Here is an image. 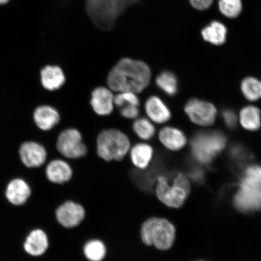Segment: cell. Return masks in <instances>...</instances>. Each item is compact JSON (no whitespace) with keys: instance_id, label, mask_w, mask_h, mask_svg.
<instances>
[{"instance_id":"6da1fadb","label":"cell","mask_w":261,"mask_h":261,"mask_svg":"<svg viewBox=\"0 0 261 261\" xmlns=\"http://www.w3.org/2000/svg\"><path fill=\"white\" fill-rule=\"evenodd\" d=\"M151 78V68L144 61L123 58L111 68L107 84L114 93L132 91L139 94L148 87Z\"/></svg>"},{"instance_id":"7a4b0ae2","label":"cell","mask_w":261,"mask_h":261,"mask_svg":"<svg viewBox=\"0 0 261 261\" xmlns=\"http://www.w3.org/2000/svg\"><path fill=\"white\" fill-rule=\"evenodd\" d=\"M139 3L140 0H86V9L97 28L109 31L127 9Z\"/></svg>"},{"instance_id":"3957f363","label":"cell","mask_w":261,"mask_h":261,"mask_svg":"<svg viewBox=\"0 0 261 261\" xmlns=\"http://www.w3.org/2000/svg\"><path fill=\"white\" fill-rule=\"evenodd\" d=\"M132 145L128 136L122 130L108 128L97 135L95 152L103 161L119 162L128 156Z\"/></svg>"},{"instance_id":"277c9868","label":"cell","mask_w":261,"mask_h":261,"mask_svg":"<svg viewBox=\"0 0 261 261\" xmlns=\"http://www.w3.org/2000/svg\"><path fill=\"white\" fill-rule=\"evenodd\" d=\"M175 228L167 218L152 217L146 219L140 227V238L147 246L161 251L171 249L175 239Z\"/></svg>"},{"instance_id":"5b68a950","label":"cell","mask_w":261,"mask_h":261,"mask_svg":"<svg viewBox=\"0 0 261 261\" xmlns=\"http://www.w3.org/2000/svg\"><path fill=\"white\" fill-rule=\"evenodd\" d=\"M234 203L243 212L260 210L261 166L254 165L247 168L234 197Z\"/></svg>"},{"instance_id":"8992f818","label":"cell","mask_w":261,"mask_h":261,"mask_svg":"<svg viewBox=\"0 0 261 261\" xmlns=\"http://www.w3.org/2000/svg\"><path fill=\"white\" fill-rule=\"evenodd\" d=\"M191 184L184 174H178L171 185L164 175L156 178L154 194L158 200L169 208L182 206L191 192Z\"/></svg>"},{"instance_id":"52a82bcc","label":"cell","mask_w":261,"mask_h":261,"mask_svg":"<svg viewBox=\"0 0 261 261\" xmlns=\"http://www.w3.org/2000/svg\"><path fill=\"white\" fill-rule=\"evenodd\" d=\"M226 141V136L217 130L199 132L191 139L192 155L198 162L210 163L223 151Z\"/></svg>"},{"instance_id":"ba28073f","label":"cell","mask_w":261,"mask_h":261,"mask_svg":"<svg viewBox=\"0 0 261 261\" xmlns=\"http://www.w3.org/2000/svg\"><path fill=\"white\" fill-rule=\"evenodd\" d=\"M56 148L59 155L67 161H77L89 154V149L84 142L80 130L68 128L61 132L58 137Z\"/></svg>"},{"instance_id":"9c48e42d","label":"cell","mask_w":261,"mask_h":261,"mask_svg":"<svg viewBox=\"0 0 261 261\" xmlns=\"http://www.w3.org/2000/svg\"><path fill=\"white\" fill-rule=\"evenodd\" d=\"M185 111L192 122L201 126L213 125L217 114L214 104L197 99L189 100Z\"/></svg>"},{"instance_id":"30bf717a","label":"cell","mask_w":261,"mask_h":261,"mask_svg":"<svg viewBox=\"0 0 261 261\" xmlns=\"http://www.w3.org/2000/svg\"><path fill=\"white\" fill-rule=\"evenodd\" d=\"M86 215L83 205L72 200L64 201L55 211V217L58 223L68 229L80 226L86 218Z\"/></svg>"},{"instance_id":"8fae6325","label":"cell","mask_w":261,"mask_h":261,"mask_svg":"<svg viewBox=\"0 0 261 261\" xmlns=\"http://www.w3.org/2000/svg\"><path fill=\"white\" fill-rule=\"evenodd\" d=\"M115 93L108 86H98L91 93L90 104L93 112L99 116H109L115 108Z\"/></svg>"},{"instance_id":"7c38bea8","label":"cell","mask_w":261,"mask_h":261,"mask_svg":"<svg viewBox=\"0 0 261 261\" xmlns=\"http://www.w3.org/2000/svg\"><path fill=\"white\" fill-rule=\"evenodd\" d=\"M19 155L23 164L29 168L42 167L47 161L46 148L40 143L29 141L22 143Z\"/></svg>"},{"instance_id":"4fadbf2b","label":"cell","mask_w":261,"mask_h":261,"mask_svg":"<svg viewBox=\"0 0 261 261\" xmlns=\"http://www.w3.org/2000/svg\"><path fill=\"white\" fill-rule=\"evenodd\" d=\"M45 177L51 184L63 185L73 177V171L69 162L62 158L49 161L44 169Z\"/></svg>"},{"instance_id":"5bb4252c","label":"cell","mask_w":261,"mask_h":261,"mask_svg":"<svg viewBox=\"0 0 261 261\" xmlns=\"http://www.w3.org/2000/svg\"><path fill=\"white\" fill-rule=\"evenodd\" d=\"M128 156L134 167L144 170L154 160V149L147 142H140L130 146Z\"/></svg>"},{"instance_id":"9a60e30c","label":"cell","mask_w":261,"mask_h":261,"mask_svg":"<svg viewBox=\"0 0 261 261\" xmlns=\"http://www.w3.org/2000/svg\"><path fill=\"white\" fill-rule=\"evenodd\" d=\"M144 109L147 117L154 123H165L171 119L170 110L158 96H149L146 100Z\"/></svg>"},{"instance_id":"2e32d148","label":"cell","mask_w":261,"mask_h":261,"mask_svg":"<svg viewBox=\"0 0 261 261\" xmlns=\"http://www.w3.org/2000/svg\"><path fill=\"white\" fill-rule=\"evenodd\" d=\"M41 83L49 91L61 89L66 83V76L63 68L57 65H47L40 71Z\"/></svg>"},{"instance_id":"e0dca14e","label":"cell","mask_w":261,"mask_h":261,"mask_svg":"<svg viewBox=\"0 0 261 261\" xmlns=\"http://www.w3.org/2000/svg\"><path fill=\"white\" fill-rule=\"evenodd\" d=\"M24 247L26 253L29 255L34 257L43 255L49 247L47 233L41 228H35L26 238Z\"/></svg>"},{"instance_id":"ac0fdd59","label":"cell","mask_w":261,"mask_h":261,"mask_svg":"<svg viewBox=\"0 0 261 261\" xmlns=\"http://www.w3.org/2000/svg\"><path fill=\"white\" fill-rule=\"evenodd\" d=\"M34 119L39 129L44 132H48L60 123L61 115L60 112L54 107L43 105L35 109Z\"/></svg>"},{"instance_id":"d6986e66","label":"cell","mask_w":261,"mask_h":261,"mask_svg":"<svg viewBox=\"0 0 261 261\" xmlns=\"http://www.w3.org/2000/svg\"><path fill=\"white\" fill-rule=\"evenodd\" d=\"M159 142L165 148L172 151H177L184 148L187 139L181 130L175 127H163L159 133Z\"/></svg>"},{"instance_id":"ffe728a7","label":"cell","mask_w":261,"mask_h":261,"mask_svg":"<svg viewBox=\"0 0 261 261\" xmlns=\"http://www.w3.org/2000/svg\"><path fill=\"white\" fill-rule=\"evenodd\" d=\"M32 191L29 185L23 179H13L6 189V196L10 203L15 205L24 204L30 198Z\"/></svg>"},{"instance_id":"44dd1931","label":"cell","mask_w":261,"mask_h":261,"mask_svg":"<svg viewBox=\"0 0 261 261\" xmlns=\"http://www.w3.org/2000/svg\"><path fill=\"white\" fill-rule=\"evenodd\" d=\"M240 122L245 129L255 132L261 126V113L258 108L252 106L243 108L240 113Z\"/></svg>"},{"instance_id":"7402d4cb","label":"cell","mask_w":261,"mask_h":261,"mask_svg":"<svg viewBox=\"0 0 261 261\" xmlns=\"http://www.w3.org/2000/svg\"><path fill=\"white\" fill-rule=\"evenodd\" d=\"M83 251L84 256L89 261H102L107 253L106 244L97 238L88 240L84 245Z\"/></svg>"},{"instance_id":"603a6c76","label":"cell","mask_w":261,"mask_h":261,"mask_svg":"<svg viewBox=\"0 0 261 261\" xmlns=\"http://www.w3.org/2000/svg\"><path fill=\"white\" fill-rule=\"evenodd\" d=\"M201 34L205 41L219 45L226 41L227 29L220 22L214 21L202 31Z\"/></svg>"},{"instance_id":"cb8c5ba5","label":"cell","mask_w":261,"mask_h":261,"mask_svg":"<svg viewBox=\"0 0 261 261\" xmlns=\"http://www.w3.org/2000/svg\"><path fill=\"white\" fill-rule=\"evenodd\" d=\"M132 129L134 133L143 142H148L154 138L156 129L154 123L148 117H139L133 120Z\"/></svg>"},{"instance_id":"d4e9b609","label":"cell","mask_w":261,"mask_h":261,"mask_svg":"<svg viewBox=\"0 0 261 261\" xmlns=\"http://www.w3.org/2000/svg\"><path fill=\"white\" fill-rule=\"evenodd\" d=\"M155 83L159 89L168 96H174L178 92L177 77L171 71H162L156 76Z\"/></svg>"},{"instance_id":"484cf974","label":"cell","mask_w":261,"mask_h":261,"mask_svg":"<svg viewBox=\"0 0 261 261\" xmlns=\"http://www.w3.org/2000/svg\"><path fill=\"white\" fill-rule=\"evenodd\" d=\"M243 96L251 102L261 99V81L253 77L245 78L241 85Z\"/></svg>"},{"instance_id":"4316f807","label":"cell","mask_w":261,"mask_h":261,"mask_svg":"<svg viewBox=\"0 0 261 261\" xmlns=\"http://www.w3.org/2000/svg\"><path fill=\"white\" fill-rule=\"evenodd\" d=\"M114 104L115 107L120 109L124 106H140L139 94L132 91H122L114 94Z\"/></svg>"},{"instance_id":"83f0119b","label":"cell","mask_w":261,"mask_h":261,"mask_svg":"<svg viewBox=\"0 0 261 261\" xmlns=\"http://www.w3.org/2000/svg\"><path fill=\"white\" fill-rule=\"evenodd\" d=\"M221 12L228 18H236L242 11L241 0H220Z\"/></svg>"},{"instance_id":"f1b7e54d","label":"cell","mask_w":261,"mask_h":261,"mask_svg":"<svg viewBox=\"0 0 261 261\" xmlns=\"http://www.w3.org/2000/svg\"><path fill=\"white\" fill-rule=\"evenodd\" d=\"M140 107L135 106H124L119 109L120 115L128 120H135L140 116Z\"/></svg>"},{"instance_id":"f546056e","label":"cell","mask_w":261,"mask_h":261,"mask_svg":"<svg viewBox=\"0 0 261 261\" xmlns=\"http://www.w3.org/2000/svg\"><path fill=\"white\" fill-rule=\"evenodd\" d=\"M222 117H223V121L228 128L230 129L236 128L238 119L236 114L233 111L229 109L224 110L222 113Z\"/></svg>"},{"instance_id":"4dcf8cb0","label":"cell","mask_w":261,"mask_h":261,"mask_svg":"<svg viewBox=\"0 0 261 261\" xmlns=\"http://www.w3.org/2000/svg\"><path fill=\"white\" fill-rule=\"evenodd\" d=\"M194 8L198 10H205L210 7L213 0H189Z\"/></svg>"},{"instance_id":"1f68e13d","label":"cell","mask_w":261,"mask_h":261,"mask_svg":"<svg viewBox=\"0 0 261 261\" xmlns=\"http://www.w3.org/2000/svg\"><path fill=\"white\" fill-rule=\"evenodd\" d=\"M10 0H0V5H5L6 3H8Z\"/></svg>"},{"instance_id":"d6a6232c","label":"cell","mask_w":261,"mask_h":261,"mask_svg":"<svg viewBox=\"0 0 261 261\" xmlns=\"http://www.w3.org/2000/svg\"><path fill=\"white\" fill-rule=\"evenodd\" d=\"M199 261H202V260H199Z\"/></svg>"}]
</instances>
